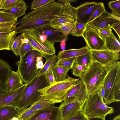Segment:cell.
Here are the masks:
<instances>
[{"label":"cell","mask_w":120,"mask_h":120,"mask_svg":"<svg viewBox=\"0 0 120 120\" xmlns=\"http://www.w3.org/2000/svg\"><path fill=\"white\" fill-rule=\"evenodd\" d=\"M75 58H71L58 60L55 64L57 66L71 69Z\"/></svg>","instance_id":"35"},{"label":"cell","mask_w":120,"mask_h":120,"mask_svg":"<svg viewBox=\"0 0 120 120\" xmlns=\"http://www.w3.org/2000/svg\"><path fill=\"white\" fill-rule=\"evenodd\" d=\"M22 0H5L0 9L4 10L8 9L13 8L20 3Z\"/></svg>","instance_id":"39"},{"label":"cell","mask_w":120,"mask_h":120,"mask_svg":"<svg viewBox=\"0 0 120 120\" xmlns=\"http://www.w3.org/2000/svg\"><path fill=\"white\" fill-rule=\"evenodd\" d=\"M44 64L43 61L37 62L36 67L38 69H41L43 67Z\"/></svg>","instance_id":"49"},{"label":"cell","mask_w":120,"mask_h":120,"mask_svg":"<svg viewBox=\"0 0 120 120\" xmlns=\"http://www.w3.org/2000/svg\"><path fill=\"white\" fill-rule=\"evenodd\" d=\"M18 71H12L7 82V85L8 91L16 90L23 84Z\"/></svg>","instance_id":"22"},{"label":"cell","mask_w":120,"mask_h":120,"mask_svg":"<svg viewBox=\"0 0 120 120\" xmlns=\"http://www.w3.org/2000/svg\"><path fill=\"white\" fill-rule=\"evenodd\" d=\"M88 68L81 65L75 64L74 62L71 68L72 74L80 78L84 75Z\"/></svg>","instance_id":"34"},{"label":"cell","mask_w":120,"mask_h":120,"mask_svg":"<svg viewBox=\"0 0 120 120\" xmlns=\"http://www.w3.org/2000/svg\"><path fill=\"white\" fill-rule=\"evenodd\" d=\"M85 102H81L75 100L65 105L59 106L61 120H67L75 115L82 109Z\"/></svg>","instance_id":"18"},{"label":"cell","mask_w":120,"mask_h":120,"mask_svg":"<svg viewBox=\"0 0 120 120\" xmlns=\"http://www.w3.org/2000/svg\"><path fill=\"white\" fill-rule=\"evenodd\" d=\"M76 23V21L74 22L64 25L58 29L60 30L65 36L71 34L73 30L75 25Z\"/></svg>","instance_id":"40"},{"label":"cell","mask_w":120,"mask_h":120,"mask_svg":"<svg viewBox=\"0 0 120 120\" xmlns=\"http://www.w3.org/2000/svg\"><path fill=\"white\" fill-rule=\"evenodd\" d=\"M89 120H105L101 118L96 117L89 118Z\"/></svg>","instance_id":"51"},{"label":"cell","mask_w":120,"mask_h":120,"mask_svg":"<svg viewBox=\"0 0 120 120\" xmlns=\"http://www.w3.org/2000/svg\"><path fill=\"white\" fill-rule=\"evenodd\" d=\"M111 28L113 29L116 32L119 38L120 39V22L114 23Z\"/></svg>","instance_id":"46"},{"label":"cell","mask_w":120,"mask_h":120,"mask_svg":"<svg viewBox=\"0 0 120 120\" xmlns=\"http://www.w3.org/2000/svg\"><path fill=\"white\" fill-rule=\"evenodd\" d=\"M32 30L38 34L45 35L48 40L53 43L61 42L63 41H66L68 39V36H65L60 30L52 27L50 25L43 26Z\"/></svg>","instance_id":"15"},{"label":"cell","mask_w":120,"mask_h":120,"mask_svg":"<svg viewBox=\"0 0 120 120\" xmlns=\"http://www.w3.org/2000/svg\"></svg>","instance_id":"54"},{"label":"cell","mask_w":120,"mask_h":120,"mask_svg":"<svg viewBox=\"0 0 120 120\" xmlns=\"http://www.w3.org/2000/svg\"><path fill=\"white\" fill-rule=\"evenodd\" d=\"M18 33L17 30L9 33H0V50H10V44L11 40Z\"/></svg>","instance_id":"24"},{"label":"cell","mask_w":120,"mask_h":120,"mask_svg":"<svg viewBox=\"0 0 120 120\" xmlns=\"http://www.w3.org/2000/svg\"><path fill=\"white\" fill-rule=\"evenodd\" d=\"M17 20L11 14L5 12L4 10L0 11V23L17 22Z\"/></svg>","instance_id":"38"},{"label":"cell","mask_w":120,"mask_h":120,"mask_svg":"<svg viewBox=\"0 0 120 120\" xmlns=\"http://www.w3.org/2000/svg\"><path fill=\"white\" fill-rule=\"evenodd\" d=\"M93 62L90 53L89 51L86 53L75 58L74 63L88 68Z\"/></svg>","instance_id":"29"},{"label":"cell","mask_w":120,"mask_h":120,"mask_svg":"<svg viewBox=\"0 0 120 120\" xmlns=\"http://www.w3.org/2000/svg\"><path fill=\"white\" fill-rule=\"evenodd\" d=\"M34 49H35L29 42L22 44L21 46L19 55L20 58L27 52Z\"/></svg>","instance_id":"42"},{"label":"cell","mask_w":120,"mask_h":120,"mask_svg":"<svg viewBox=\"0 0 120 120\" xmlns=\"http://www.w3.org/2000/svg\"><path fill=\"white\" fill-rule=\"evenodd\" d=\"M27 84L25 83L14 90L0 93V107L9 105L17 108Z\"/></svg>","instance_id":"13"},{"label":"cell","mask_w":120,"mask_h":120,"mask_svg":"<svg viewBox=\"0 0 120 120\" xmlns=\"http://www.w3.org/2000/svg\"><path fill=\"white\" fill-rule=\"evenodd\" d=\"M53 105H54L51 102L41 98L28 108L31 109L38 110Z\"/></svg>","instance_id":"30"},{"label":"cell","mask_w":120,"mask_h":120,"mask_svg":"<svg viewBox=\"0 0 120 120\" xmlns=\"http://www.w3.org/2000/svg\"><path fill=\"white\" fill-rule=\"evenodd\" d=\"M108 5L112 10L111 13L115 16L120 18V0L110 1L108 3Z\"/></svg>","instance_id":"33"},{"label":"cell","mask_w":120,"mask_h":120,"mask_svg":"<svg viewBox=\"0 0 120 120\" xmlns=\"http://www.w3.org/2000/svg\"><path fill=\"white\" fill-rule=\"evenodd\" d=\"M77 1V0H58L57 2L59 3L64 4L65 3L76 2Z\"/></svg>","instance_id":"48"},{"label":"cell","mask_w":120,"mask_h":120,"mask_svg":"<svg viewBox=\"0 0 120 120\" xmlns=\"http://www.w3.org/2000/svg\"><path fill=\"white\" fill-rule=\"evenodd\" d=\"M98 30L100 35L104 39L106 37L110 36L112 32L110 28H101Z\"/></svg>","instance_id":"44"},{"label":"cell","mask_w":120,"mask_h":120,"mask_svg":"<svg viewBox=\"0 0 120 120\" xmlns=\"http://www.w3.org/2000/svg\"><path fill=\"white\" fill-rule=\"evenodd\" d=\"M45 80L49 85H51L56 82L52 71V68L49 70L44 75Z\"/></svg>","instance_id":"43"},{"label":"cell","mask_w":120,"mask_h":120,"mask_svg":"<svg viewBox=\"0 0 120 120\" xmlns=\"http://www.w3.org/2000/svg\"><path fill=\"white\" fill-rule=\"evenodd\" d=\"M63 81L55 83L38 90L41 98L54 104L62 102L68 91L75 85L79 79L68 75Z\"/></svg>","instance_id":"3"},{"label":"cell","mask_w":120,"mask_h":120,"mask_svg":"<svg viewBox=\"0 0 120 120\" xmlns=\"http://www.w3.org/2000/svg\"><path fill=\"white\" fill-rule=\"evenodd\" d=\"M55 0H35L31 3L30 9L34 10L49 3L54 2Z\"/></svg>","instance_id":"41"},{"label":"cell","mask_w":120,"mask_h":120,"mask_svg":"<svg viewBox=\"0 0 120 120\" xmlns=\"http://www.w3.org/2000/svg\"><path fill=\"white\" fill-rule=\"evenodd\" d=\"M37 111L27 108L21 111L17 117L19 120H28Z\"/></svg>","instance_id":"36"},{"label":"cell","mask_w":120,"mask_h":120,"mask_svg":"<svg viewBox=\"0 0 120 120\" xmlns=\"http://www.w3.org/2000/svg\"><path fill=\"white\" fill-rule=\"evenodd\" d=\"M28 120H61L59 107L53 105L38 110Z\"/></svg>","instance_id":"17"},{"label":"cell","mask_w":120,"mask_h":120,"mask_svg":"<svg viewBox=\"0 0 120 120\" xmlns=\"http://www.w3.org/2000/svg\"><path fill=\"white\" fill-rule=\"evenodd\" d=\"M5 0H0V7L2 5Z\"/></svg>","instance_id":"53"},{"label":"cell","mask_w":120,"mask_h":120,"mask_svg":"<svg viewBox=\"0 0 120 120\" xmlns=\"http://www.w3.org/2000/svg\"><path fill=\"white\" fill-rule=\"evenodd\" d=\"M105 74V67L97 62L93 61L80 78L85 85L88 96L98 92L103 83Z\"/></svg>","instance_id":"4"},{"label":"cell","mask_w":120,"mask_h":120,"mask_svg":"<svg viewBox=\"0 0 120 120\" xmlns=\"http://www.w3.org/2000/svg\"><path fill=\"white\" fill-rule=\"evenodd\" d=\"M67 120H89V118L84 114L82 109L74 116Z\"/></svg>","instance_id":"45"},{"label":"cell","mask_w":120,"mask_h":120,"mask_svg":"<svg viewBox=\"0 0 120 120\" xmlns=\"http://www.w3.org/2000/svg\"><path fill=\"white\" fill-rule=\"evenodd\" d=\"M92 61L106 68L120 58V52L111 51L104 49L99 50H89Z\"/></svg>","instance_id":"9"},{"label":"cell","mask_w":120,"mask_h":120,"mask_svg":"<svg viewBox=\"0 0 120 120\" xmlns=\"http://www.w3.org/2000/svg\"><path fill=\"white\" fill-rule=\"evenodd\" d=\"M17 22L0 23V33H9L17 30Z\"/></svg>","instance_id":"31"},{"label":"cell","mask_w":120,"mask_h":120,"mask_svg":"<svg viewBox=\"0 0 120 120\" xmlns=\"http://www.w3.org/2000/svg\"><path fill=\"white\" fill-rule=\"evenodd\" d=\"M120 39L117 38L113 33L104 39L105 49L108 50L120 52Z\"/></svg>","instance_id":"23"},{"label":"cell","mask_w":120,"mask_h":120,"mask_svg":"<svg viewBox=\"0 0 120 120\" xmlns=\"http://www.w3.org/2000/svg\"><path fill=\"white\" fill-rule=\"evenodd\" d=\"M49 85L44 75L36 76L27 84L17 107L20 111L30 106L41 98L38 90Z\"/></svg>","instance_id":"5"},{"label":"cell","mask_w":120,"mask_h":120,"mask_svg":"<svg viewBox=\"0 0 120 120\" xmlns=\"http://www.w3.org/2000/svg\"><path fill=\"white\" fill-rule=\"evenodd\" d=\"M106 74L103 82L106 105L120 101V62L118 61L105 68Z\"/></svg>","instance_id":"2"},{"label":"cell","mask_w":120,"mask_h":120,"mask_svg":"<svg viewBox=\"0 0 120 120\" xmlns=\"http://www.w3.org/2000/svg\"><path fill=\"white\" fill-rule=\"evenodd\" d=\"M39 56H42L41 53L36 50H33L16 62L17 71L23 82H29L36 76L38 71L36 67V58Z\"/></svg>","instance_id":"7"},{"label":"cell","mask_w":120,"mask_h":120,"mask_svg":"<svg viewBox=\"0 0 120 120\" xmlns=\"http://www.w3.org/2000/svg\"><path fill=\"white\" fill-rule=\"evenodd\" d=\"M84 114L88 118L98 117L105 119L106 116L114 112L112 107L108 106L97 92L88 96L82 108Z\"/></svg>","instance_id":"6"},{"label":"cell","mask_w":120,"mask_h":120,"mask_svg":"<svg viewBox=\"0 0 120 120\" xmlns=\"http://www.w3.org/2000/svg\"><path fill=\"white\" fill-rule=\"evenodd\" d=\"M43 68L38 70L36 76L44 75L51 68H53L57 59L55 54L52 55L46 59Z\"/></svg>","instance_id":"28"},{"label":"cell","mask_w":120,"mask_h":120,"mask_svg":"<svg viewBox=\"0 0 120 120\" xmlns=\"http://www.w3.org/2000/svg\"><path fill=\"white\" fill-rule=\"evenodd\" d=\"M63 4L54 2L35 9L25 15L19 21L16 29L22 33L43 26L50 25L52 21L61 12Z\"/></svg>","instance_id":"1"},{"label":"cell","mask_w":120,"mask_h":120,"mask_svg":"<svg viewBox=\"0 0 120 120\" xmlns=\"http://www.w3.org/2000/svg\"><path fill=\"white\" fill-rule=\"evenodd\" d=\"M69 70L68 68L55 64L52 68V71L56 82H59L66 79L67 78L68 73Z\"/></svg>","instance_id":"27"},{"label":"cell","mask_w":120,"mask_h":120,"mask_svg":"<svg viewBox=\"0 0 120 120\" xmlns=\"http://www.w3.org/2000/svg\"><path fill=\"white\" fill-rule=\"evenodd\" d=\"M65 41H63L61 42L60 44V48L62 50H65Z\"/></svg>","instance_id":"50"},{"label":"cell","mask_w":120,"mask_h":120,"mask_svg":"<svg viewBox=\"0 0 120 120\" xmlns=\"http://www.w3.org/2000/svg\"><path fill=\"white\" fill-rule=\"evenodd\" d=\"M22 33L34 49L41 53L42 57L46 59L55 54L54 43L48 40L45 35L38 34L33 30L26 31Z\"/></svg>","instance_id":"8"},{"label":"cell","mask_w":120,"mask_h":120,"mask_svg":"<svg viewBox=\"0 0 120 120\" xmlns=\"http://www.w3.org/2000/svg\"><path fill=\"white\" fill-rule=\"evenodd\" d=\"M28 6L25 2L22 1L17 5L13 8L4 10L5 12L10 13L18 19L19 17L26 14V12Z\"/></svg>","instance_id":"25"},{"label":"cell","mask_w":120,"mask_h":120,"mask_svg":"<svg viewBox=\"0 0 120 120\" xmlns=\"http://www.w3.org/2000/svg\"><path fill=\"white\" fill-rule=\"evenodd\" d=\"M90 49L86 46L78 49H71L59 52L56 56L58 60L75 58L84 54L89 51Z\"/></svg>","instance_id":"20"},{"label":"cell","mask_w":120,"mask_h":120,"mask_svg":"<svg viewBox=\"0 0 120 120\" xmlns=\"http://www.w3.org/2000/svg\"><path fill=\"white\" fill-rule=\"evenodd\" d=\"M98 94L102 99H104L105 97V91L103 83L100 88L98 92Z\"/></svg>","instance_id":"47"},{"label":"cell","mask_w":120,"mask_h":120,"mask_svg":"<svg viewBox=\"0 0 120 120\" xmlns=\"http://www.w3.org/2000/svg\"><path fill=\"white\" fill-rule=\"evenodd\" d=\"M88 97L85 85L81 80H79L76 84L67 92L64 101L60 106H63L75 100L81 102H85Z\"/></svg>","instance_id":"12"},{"label":"cell","mask_w":120,"mask_h":120,"mask_svg":"<svg viewBox=\"0 0 120 120\" xmlns=\"http://www.w3.org/2000/svg\"><path fill=\"white\" fill-rule=\"evenodd\" d=\"M112 120H120V115L119 114L116 116Z\"/></svg>","instance_id":"52"},{"label":"cell","mask_w":120,"mask_h":120,"mask_svg":"<svg viewBox=\"0 0 120 120\" xmlns=\"http://www.w3.org/2000/svg\"><path fill=\"white\" fill-rule=\"evenodd\" d=\"M120 22V18L114 15L106 10L104 13L87 25L98 30L102 28H111L114 23Z\"/></svg>","instance_id":"16"},{"label":"cell","mask_w":120,"mask_h":120,"mask_svg":"<svg viewBox=\"0 0 120 120\" xmlns=\"http://www.w3.org/2000/svg\"><path fill=\"white\" fill-rule=\"evenodd\" d=\"M12 71L8 63L0 58V93L8 91L7 84Z\"/></svg>","instance_id":"19"},{"label":"cell","mask_w":120,"mask_h":120,"mask_svg":"<svg viewBox=\"0 0 120 120\" xmlns=\"http://www.w3.org/2000/svg\"><path fill=\"white\" fill-rule=\"evenodd\" d=\"M105 10L104 3L102 2L98 3L96 5L95 8L91 15L88 24L104 13Z\"/></svg>","instance_id":"32"},{"label":"cell","mask_w":120,"mask_h":120,"mask_svg":"<svg viewBox=\"0 0 120 120\" xmlns=\"http://www.w3.org/2000/svg\"><path fill=\"white\" fill-rule=\"evenodd\" d=\"M82 37L90 50H99L105 49L104 39L96 29L87 25Z\"/></svg>","instance_id":"10"},{"label":"cell","mask_w":120,"mask_h":120,"mask_svg":"<svg viewBox=\"0 0 120 120\" xmlns=\"http://www.w3.org/2000/svg\"><path fill=\"white\" fill-rule=\"evenodd\" d=\"M21 111L16 107L9 105L0 107V120H10L17 117Z\"/></svg>","instance_id":"21"},{"label":"cell","mask_w":120,"mask_h":120,"mask_svg":"<svg viewBox=\"0 0 120 120\" xmlns=\"http://www.w3.org/2000/svg\"><path fill=\"white\" fill-rule=\"evenodd\" d=\"M76 20V8L70 3L63 4L62 10L60 14L51 22V26L59 29L62 26L75 21Z\"/></svg>","instance_id":"11"},{"label":"cell","mask_w":120,"mask_h":120,"mask_svg":"<svg viewBox=\"0 0 120 120\" xmlns=\"http://www.w3.org/2000/svg\"><path fill=\"white\" fill-rule=\"evenodd\" d=\"M98 3L95 1L86 2L75 8L76 22L87 25Z\"/></svg>","instance_id":"14"},{"label":"cell","mask_w":120,"mask_h":120,"mask_svg":"<svg viewBox=\"0 0 120 120\" xmlns=\"http://www.w3.org/2000/svg\"><path fill=\"white\" fill-rule=\"evenodd\" d=\"M15 35L12 38L10 44V50L16 56L19 55L20 48L24 43V38L22 33L16 36Z\"/></svg>","instance_id":"26"},{"label":"cell","mask_w":120,"mask_h":120,"mask_svg":"<svg viewBox=\"0 0 120 120\" xmlns=\"http://www.w3.org/2000/svg\"><path fill=\"white\" fill-rule=\"evenodd\" d=\"M87 26V25L85 24L76 22L71 34L75 36L82 37Z\"/></svg>","instance_id":"37"}]
</instances>
